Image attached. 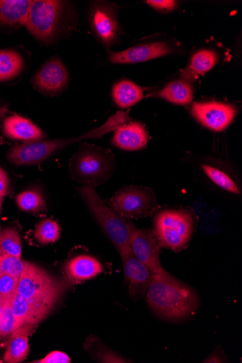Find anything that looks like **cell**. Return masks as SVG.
Segmentation results:
<instances>
[{
	"mask_svg": "<svg viewBox=\"0 0 242 363\" xmlns=\"http://www.w3.org/2000/svg\"><path fill=\"white\" fill-rule=\"evenodd\" d=\"M31 3V0H0V24L25 26Z\"/></svg>",
	"mask_w": 242,
	"mask_h": 363,
	"instance_id": "20",
	"label": "cell"
},
{
	"mask_svg": "<svg viewBox=\"0 0 242 363\" xmlns=\"http://www.w3.org/2000/svg\"><path fill=\"white\" fill-rule=\"evenodd\" d=\"M3 132L7 138L21 144L38 143L46 138L45 132L39 126L17 115L4 119Z\"/></svg>",
	"mask_w": 242,
	"mask_h": 363,
	"instance_id": "14",
	"label": "cell"
},
{
	"mask_svg": "<svg viewBox=\"0 0 242 363\" xmlns=\"http://www.w3.org/2000/svg\"><path fill=\"white\" fill-rule=\"evenodd\" d=\"M219 60L218 54L212 50H202L192 57L182 76L188 81L196 79L199 76L211 71Z\"/></svg>",
	"mask_w": 242,
	"mask_h": 363,
	"instance_id": "21",
	"label": "cell"
},
{
	"mask_svg": "<svg viewBox=\"0 0 242 363\" xmlns=\"http://www.w3.org/2000/svg\"><path fill=\"white\" fill-rule=\"evenodd\" d=\"M157 96L170 103L186 106L192 101L193 89L186 81H175L166 85Z\"/></svg>",
	"mask_w": 242,
	"mask_h": 363,
	"instance_id": "23",
	"label": "cell"
},
{
	"mask_svg": "<svg viewBox=\"0 0 242 363\" xmlns=\"http://www.w3.org/2000/svg\"><path fill=\"white\" fill-rule=\"evenodd\" d=\"M112 94L116 105L122 109L133 106L144 98L143 89L128 80H123L115 84Z\"/></svg>",
	"mask_w": 242,
	"mask_h": 363,
	"instance_id": "22",
	"label": "cell"
},
{
	"mask_svg": "<svg viewBox=\"0 0 242 363\" xmlns=\"http://www.w3.org/2000/svg\"><path fill=\"white\" fill-rule=\"evenodd\" d=\"M124 272V280L131 298L137 301L145 298L150 286L153 273L132 252L121 255Z\"/></svg>",
	"mask_w": 242,
	"mask_h": 363,
	"instance_id": "11",
	"label": "cell"
},
{
	"mask_svg": "<svg viewBox=\"0 0 242 363\" xmlns=\"http://www.w3.org/2000/svg\"><path fill=\"white\" fill-rule=\"evenodd\" d=\"M72 359L68 355L60 351H53L46 355L43 359L33 361L36 363H69Z\"/></svg>",
	"mask_w": 242,
	"mask_h": 363,
	"instance_id": "33",
	"label": "cell"
},
{
	"mask_svg": "<svg viewBox=\"0 0 242 363\" xmlns=\"http://www.w3.org/2000/svg\"><path fill=\"white\" fill-rule=\"evenodd\" d=\"M89 22L94 34L106 47L113 46L121 38V29L115 5L94 2L90 9Z\"/></svg>",
	"mask_w": 242,
	"mask_h": 363,
	"instance_id": "9",
	"label": "cell"
},
{
	"mask_svg": "<svg viewBox=\"0 0 242 363\" xmlns=\"http://www.w3.org/2000/svg\"><path fill=\"white\" fill-rule=\"evenodd\" d=\"M37 325L25 324L15 330L9 339L7 350L4 354V362L20 363L29 354V337L35 330Z\"/></svg>",
	"mask_w": 242,
	"mask_h": 363,
	"instance_id": "19",
	"label": "cell"
},
{
	"mask_svg": "<svg viewBox=\"0 0 242 363\" xmlns=\"http://www.w3.org/2000/svg\"><path fill=\"white\" fill-rule=\"evenodd\" d=\"M0 362H3L1 360H0Z\"/></svg>",
	"mask_w": 242,
	"mask_h": 363,
	"instance_id": "41",
	"label": "cell"
},
{
	"mask_svg": "<svg viewBox=\"0 0 242 363\" xmlns=\"http://www.w3.org/2000/svg\"><path fill=\"white\" fill-rule=\"evenodd\" d=\"M146 298L158 317L172 322L192 317L200 305L197 291L165 270L153 274Z\"/></svg>",
	"mask_w": 242,
	"mask_h": 363,
	"instance_id": "1",
	"label": "cell"
},
{
	"mask_svg": "<svg viewBox=\"0 0 242 363\" xmlns=\"http://www.w3.org/2000/svg\"><path fill=\"white\" fill-rule=\"evenodd\" d=\"M6 301L4 300H0V317H1Z\"/></svg>",
	"mask_w": 242,
	"mask_h": 363,
	"instance_id": "38",
	"label": "cell"
},
{
	"mask_svg": "<svg viewBox=\"0 0 242 363\" xmlns=\"http://www.w3.org/2000/svg\"><path fill=\"white\" fill-rule=\"evenodd\" d=\"M69 169L75 181L83 186L95 188L111 178L116 169V159L109 150L82 145L72 157Z\"/></svg>",
	"mask_w": 242,
	"mask_h": 363,
	"instance_id": "5",
	"label": "cell"
},
{
	"mask_svg": "<svg viewBox=\"0 0 242 363\" xmlns=\"http://www.w3.org/2000/svg\"><path fill=\"white\" fill-rule=\"evenodd\" d=\"M172 48L164 42L136 45L121 52H111L109 60L115 64L139 63L165 56Z\"/></svg>",
	"mask_w": 242,
	"mask_h": 363,
	"instance_id": "15",
	"label": "cell"
},
{
	"mask_svg": "<svg viewBox=\"0 0 242 363\" xmlns=\"http://www.w3.org/2000/svg\"><path fill=\"white\" fill-rule=\"evenodd\" d=\"M11 306L16 320V329L25 324L38 325L52 311L28 301L18 291L12 299Z\"/></svg>",
	"mask_w": 242,
	"mask_h": 363,
	"instance_id": "18",
	"label": "cell"
},
{
	"mask_svg": "<svg viewBox=\"0 0 242 363\" xmlns=\"http://www.w3.org/2000/svg\"><path fill=\"white\" fill-rule=\"evenodd\" d=\"M24 61L21 55L11 50H0V82L11 80L23 71Z\"/></svg>",
	"mask_w": 242,
	"mask_h": 363,
	"instance_id": "25",
	"label": "cell"
},
{
	"mask_svg": "<svg viewBox=\"0 0 242 363\" xmlns=\"http://www.w3.org/2000/svg\"><path fill=\"white\" fill-rule=\"evenodd\" d=\"M12 190L10 176L6 170L0 164V196H8Z\"/></svg>",
	"mask_w": 242,
	"mask_h": 363,
	"instance_id": "34",
	"label": "cell"
},
{
	"mask_svg": "<svg viewBox=\"0 0 242 363\" xmlns=\"http://www.w3.org/2000/svg\"><path fill=\"white\" fill-rule=\"evenodd\" d=\"M70 286L45 269L28 262L19 277L18 292L28 301L53 310L65 289Z\"/></svg>",
	"mask_w": 242,
	"mask_h": 363,
	"instance_id": "6",
	"label": "cell"
},
{
	"mask_svg": "<svg viewBox=\"0 0 242 363\" xmlns=\"http://www.w3.org/2000/svg\"><path fill=\"white\" fill-rule=\"evenodd\" d=\"M75 9L69 2L34 0L25 27L40 44L50 46L70 35L75 26Z\"/></svg>",
	"mask_w": 242,
	"mask_h": 363,
	"instance_id": "2",
	"label": "cell"
},
{
	"mask_svg": "<svg viewBox=\"0 0 242 363\" xmlns=\"http://www.w3.org/2000/svg\"><path fill=\"white\" fill-rule=\"evenodd\" d=\"M130 246L134 256L154 274L165 271L160 259V246L150 230L136 228L132 234Z\"/></svg>",
	"mask_w": 242,
	"mask_h": 363,
	"instance_id": "13",
	"label": "cell"
},
{
	"mask_svg": "<svg viewBox=\"0 0 242 363\" xmlns=\"http://www.w3.org/2000/svg\"><path fill=\"white\" fill-rule=\"evenodd\" d=\"M28 262L0 250V275L10 274L20 277Z\"/></svg>",
	"mask_w": 242,
	"mask_h": 363,
	"instance_id": "30",
	"label": "cell"
},
{
	"mask_svg": "<svg viewBox=\"0 0 242 363\" xmlns=\"http://www.w3.org/2000/svg\"><path fill=\"white\" fill-rule=\"evenodd\" d=\"M194 217L185 209H167L158 212L154 218L153 235L160 246L180 251L189 242Z\"/></svg>",
	"mask_w": 242,
	"mask_h": 363,
	"instance_id": "7",
	"label": "cell"
},
{
	"mask_svg": "<svg viewBox=\"0 0 242 363\" xmlns=\"http://www.w3.org/2000/svg\"><path fill=\"white\" fill-rule=\"evenodd\" d=\"M129 121L130 117L127 112L119 111L99 128L93 129L81 136L13 146L8 151L7 159L15 167L34 166L48 160L67 145L87 139L100 138L109 132L116 130L120 125Z\"/></svg>",
	"mask_w": 242,
	"mask_h": 363,
	"instance_id": "3",
	"label": "cell"
},
{
	"mask_svg": "<svg viewBox=\"0 0 242 363\" xmlns=\"http://www.w3.org/2000/svg\"><path fill=\"white\" fill-rule=\"evenodd\" d=\"M0 230H1V226H0Z\"/></svg>",
	"mask_w": 242,
	"mask_h": 363,
	"instance_id": "40",
	"label": "cell"
},
{
	"mask_svg": "<svg viewBox=\"0 0 242 363\" xmlns=\"http://www.w3.org/2000/svg\"><path fill=\"white\" fill-rule=\"evenodd\" d=\"M191 113L204 127L214 131H222L233 121L236 109L219 102L195 103Z\"/></svg>",
	"mask_w": 242,
	"mask_h": 363,
	"instance_id": "12",
	"label": "cell"
},
{
	"mask_svg": "<svg viewBox=\"0 0 242 363\" xmlns=\"http://www.w3.org/2000/svg\"><path fill=\"white\" fill-rule=\"evenodd\" d=\"M70 82V75L62 60L55 56L47 60L34 74L31 84L34 89L47 96L62 93Z\"/></svg>",
	"mask_w": 242,
	"mask_h": 363,
	"instance_id": "10",
	"label": "cell"
},
{
	"mask_svg": "<svg viewBox=\"0 0 242 363\" xmlns=\"http://www.w3.org/2000/svg\"><path fill=\"white\" fill-rule=\"evenodd\" d=\"M19 277L10 274L0 275V300L12 299L18 291Z\"/></svg>",
	"mask_w": 242,
	"mask_h": 363,
	"instance_id": "32",
	"label": "cell"
},
{
	"mask_svg": "<svg viewBox=\"0 0 242 363\" xmlns=\"http://www.w3.org/2000/svg\"><path fill=\"white\" fill-rule=\"evenodd\" d=\"M0 250L10 255L21 258L22 241L16 228H1L0 230Z\"/></svg>",
	"mask_w": 242,
	"mask_h": 363,
	"instance_id": "27",
	"label": "cell"
},
{
	"mask_svg": "<svg viewBox=\"0 0 242 363\" xmlns=\"http://www.w3.org/2000/svg\"><path fill=\"white\" fill-rule=\"evenodd\" d=\"M110 205L120 216L128 219L150 216L159 208L153 190L136 186H126L117 191Z\"/></svg>",
	"mask_w": 242,
	"mask_h": 363,
	"instance_id": "8",
	"label": "cell"
},
{
	"mask_svg": "<svg viewBox=\"0 0 242 363\" xmlns=\"http://www.w3.org/2000/svg\"><path fill=\"white\" fill-rule=\"evenodd\" d=\"M101 263L88 255L75 256L65 264L63 272L65 281L70 285L90 280L103 272Z\"/></svg>",
	"mask_w": 242,
	"mask_h": 363,
	"instance_id": "16",
	"label": "cell"
},
{
	"mask_svg": "<svg viewBox=\"0 0 242 363\" xmlns=\"http://www.w3.org/2000/svg\"><path fill=\"white\" fill-rule=\"evenodd\" d=\"M33 236L42 245L55 243L61 236L60 225L54 220L44 219L37 225Z\"/></svg>",
	"mask_w": 242,
	"mask_h": 363,
	"instance_id": "26",
	"label": "cell"
},
{
	"mask_svg": "<svg viewBox=\"0 0 242 363\" xmlns=\"http://www.w3.org/2000/svg\"><path fill=\"white\" fill-rule=\"evenodd\" d=\"M86 347L92 357L99 362H129L126 359L104 346L97 338H88Z\"/></svg>",
	"mask_w": 242,
	"mask_h": 363,
	"instance_id": "28",
	"label": "cell"
},
{
	"mask_svg": "<svg viewBox=\"0 0 242 363\" xmlns=\"http://www.w3.org/2000/svg\"><path fill=\"white\" fill-rule=\"evenodd\" d=\"M12 299L6 301L0 317V342L9 340L16 330V320L11 306Z\"/></svg>",
	"mask_w": 242,
	"mask_h": 363,
	"instance_id": "31",
	"label": "cell"
},
{
	"mask_svg": "<svg viewBox=\"0 0 242 363\" xmlns=\"http://www.w3.org/2000/svg\"><path fill=\"white\" fill-rule=\"evenodd\" d=\"M7 111V107L0 103V117L3 116Z\"/></svg>",
	"mask_w": 242,
	"mask_h": 363,
	"instance_id": "37",
	"label": "cell"
},
{
	"mask_svg": "<svg viewBox=\"0 0 242 363\" xmlns=\"http://www.w3.org/2000/svg\"><path fill=\"white\" fill-rule=\"evenodd\" d=\"M77 191L103 233L120 255L131 251L130 240L136 228L132 221L120 216L110 203L101 199L94 188L82 186Z\"/></svg>",
	"mask_w": 242,
	"mask_h": 363,
	"instance_id": "4",
	"label": "cell"
},
{
	"mask_svg": "<svg viewBox=\"0 0 242 363\" xmlns=\"http://www.w3.org/2000/svg\"><path fill=\"white\" fill-rule=\"evenodd\" d=\"M202 362L205 363H219L226 362L224 354L221 350L218 347L211 354L207 357Z\"/></svg>",
	"mask_w": 242,
	"mask_h": 363,
	"instance_id": "36",
	"label": "cell"
},
{
	"mask_svg": "<svg viewBox=\"0 0 242 363\" xmlns=\"http://www.w3.org/2000/svg\"><path fill=\"white\" fill-rule=\"evenodd\" d=\"M146 3L153 9L164 12L174 11L177 6V2L172 0H150Z\"/></svg>",
	"mask_w": 242,
	"mask_h": 363,
	"instance_id": "35",
	"label": "cell"
},
{
	"mask_svg": "<svg viewBox=\"0 0 242 363\" xmlns=\"http://www.w3.org/2000/svg\"><path fill=\"white\" fill-rule=\"evenodd\" d=\"M4 197L0 196V216H1L2 208L4 205Z\"/></svg>",
	"mask_w": 242,
	"mask_h": 363,
	"instance_id": "39",
	"label": "cell"
},
{
	"mask_svg": "<svg viewBox=\"0 0 242 363\" xmlns=\"http://www.w3.org/2000/svg\"><path fill=\"white\" fill-rule=\"evenodd\" d=\"M16 202L18 208L26 213H39L47 208L45 195L38 187H32L19 193L16 196Z\"/></svg>",
	"mask_w": 242,
	"mask_h": 363,
	"instance_id": "24",
	"label": "cell"
},
{
	"mask_svg": "<svg viewBox=\"0 0 242 363\" xmlns=\"http://www.w3.org/2000/svg\"><path fill=\"white\" fill-rule=\"evenodd\" d=\"M149 137L145 127L141 123L133 122L120 125L112 139L114 146L127 151H136L144 148Z\"/></svg>",
	"mask_w": 242,
	"mask_h": 363,
	"instance_id": "17",
	"label": "cell"
},
{
	"mask_svg": "<svg viewBox=\"0 0 242 363\" xmlns=\"http://www.w3.org/2000/svg\"><path fill=\"white\" fill-rule=\"evenodd\" d=\"M202 168L207 177L219 187L229 192L241 194L240 189L226 173L211 166H206V164H204Z\"/></svg>",
	"mask_w": 242,
	"mask_h": 363,
	"instance_id": "29",
	"label": "cell"
}]
</instances>
